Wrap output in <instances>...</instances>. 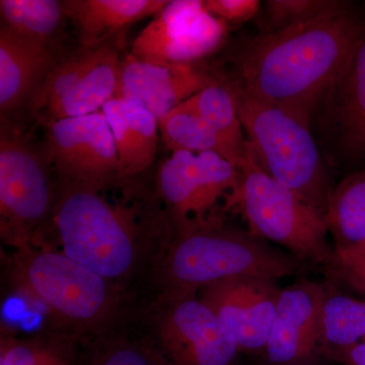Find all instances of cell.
<instances>
[{
    "instance_id": "obj_19",
    "label": "cell",
    "mask_w": 365,
    "mask_h": 365,
    "mask_svg": "<svg viewBox=\"0 0 365 365\" xmlns=\"http://www.w3.org/2000/svg\"><path fill=\"white\" fill-rule=\"evenodd\" d=\"M67 19L78 28L85 48L101 43L118 31L150 16L169 4L165 0H66Z\"/></svg>"
},
{
    "instance_id": "obj_31",
    "label": "cell",
    "mask_w": 365,
    "mask_h": 365,
    "mask_svg": "<svg viewBox=\"0 0 365 365\" xmlns=\"http://www.w3.org/2000/svg\"><path fill=\"white\" fill-rule=\"evenodd\" d=\"M352 287L359 292L365 294V274L364 275L359 276V277L353 278V279L347 281Z\"/></svg>"
},
{
    "instance_id": "obj_3",
    "label": "cell",
    "mask_w": 365,
    "mask_h": 365,
    "mask_svg": "<svg viewBox=\"0 0 365 365\" xmlns=\"http://www.w3.org/2000/svg\"><path fill=\"white\" fill-rule=\"evenodd\" d=\"M110 185L61 182L53 220L61 252L113 282L134 270L145 235L137 206L110 200Z\"/></svg>"
},
{
    "instance_id": "obj_27",
    "label": "cell",
    "mask_w": 365,
    "mask_h": 365,
    "mask_svg": "<svg viewBox=\"0 0 365 365\" xmlns=\"http://www.w3.org/2000/svg\"><path fill=\"white\" fill-rule=\"evenodd\" d=\"M335 0H269L266 1L269 24L274 31L287 28L326 11Z\"/></svg>"
},
{
    "instance_id": "obj_29",
    "label": "cell",
    "mask_w": 365,
    "mask_h": 365,
    "mask_svg": "<svg viewBox=\"0 0 365 365\" xmlns=\"http://www.w3.org/2000/svg\"><path fill=\"white\" fill-rule=\"evenodd\" d=\"M332 260L346 281L364 275L365 244L359 248L334 251Z\"/></svg>"
},
{
    "instance_id": "obj_21",
    "label": "cell",
    "mask_w": 365,
    "mask_h": 365,
    "mask_svg": "<svg viewBox=\"0 0 365 365\" xmlns=\"http://www.w3.org/2000/svg\"><path fill=\"white\" fill-rule=\"evenodd\" d=\"M188 103L213 129L227 148L228 160L239 169L247 140L234 93L230 86L215 83L188 98Z\"/></svg>"
},
{
    "instance_id": "obj_5",
    "label": "cell",
    "mask_w": 365,
    "mask_h": 365,
    "mask_svg": "<svg viewBox=\"0 0 365 365\" xmlns=\"http://www.w3.org/2000/svg\"><path fill=\"white\" fill-rule=\"evenodd\" d=\"M242 129L262 169L325 217L330 178L309 126L232 83Z\"/></svg>"
},
{
    "instance_id": "obj_6",
    "label": "cell",
    "mask_w": 365,
    "mask_h": 365,
    "mask_svg": "<svg viewBox=\"0 0 365 365\" xmlns=\"http://www.w3.org/2000/svg\"><path fill=\"white\" fill-rule=\"evenodd\" d=\"M237 170V184L227 196V206L241 213L252 234L284 247L299 259H333L324 215L269 176L248 141Z\"/></svg>"
},
{
    "instance_id": "obj_30",
    "label": "cell",
    "mask_w": 365,
    "mask_h": 365,
    "mask_svg": "<svg viewBox=\"0 0 365 365\" xmlns=\"http://www.w3.org/2000/svg\"><path fill=\"white\" fill-rule=\"evenodd\" d=\"M333 360L343 365H365V342L339 353Z\"/></svg>"
},
{
    "instance_id": "obj_4",
    "label": "cell",
    "mask_w": 365,
    "mask_h": 365,
    "mask_svg": "<svg viewBox=\"0 0 365 365\" xmlns=\"http://www.w3.org/2000/svg\"><path fill=\"white\" fill-rule=\"evenodd\" d=\"M9 279L16 294L35 304L62 333H97L114 318L118 294L112 281L63 252L30 248L14 252Z\"/></svg>"
},
{
    "instance_id": "obj_2",
    "label": "cell",
    "mask_w": 365,
    "mask_h": 365,
    "mask_svg": "<svg viewBox=\"0 0 365 365\" xmlns=\"http://www.w3.org/2000/svg\"><path fill=\"white\" fill-rule=\"evenodd\" d=\"M175 225L177 234L163 262L165 292L198 294L228 278L277 280L299 269L297 257L273 249L257 235L215 215Z\"/></svg>"
},
{
    "instance_id": "obj_7",
    "label": "cell",
    "mask_w": 365,
    "mask_h": 365,
    "mask_svg": "<svg viewBox=\"0 0 365 365\" xmlns=\"http://www.w3.org/2000/svg\"><path fill=\"white\" fill-rule=\"evenodd\" d=\"M144 346L160 365H241L234 336L197 294L165 292Z\"/></svg>"
},
{
    "instance_id": "obj_15",
    "label": "cell",
    "mask_w": 365,
    "mask_h": 365,
    "mask_svg": "<svg viewBox=\"0 0 365 365\" xmlns=\"http://www.w3.org/2000/svg\"><path fill=\"white\" fill-rule=\"evenodd\" d=\"M215 81L193 64H155L132 54L121 61L116 95L138 101L158 120Z\"/></svg>"
},
{
    "instance_id": "obj_9",
    "label": "cell",
    "mask_w": 365,
    "mask_h": 365,
    "mask_svg": "<svg viewBox=\"0 0 365 365\" xmlns=\"http://www.w3.org/2000/svg\"><path fill=\"white\" fill-rule=\"evenodd\" d=\"M120 64L110 46L85 48L53 67L33 96L31 110L47 124L102 111L116 95Z\"/></svg>"
},
{
    "instance_id": "obj_12",
    "label": "cell",
    "mask_w": 365,
    "mask_h": 365,
    "mask_svg": "<svg viewBox=\"0 0 365 365\" xmlns=\"http://www.w3.org/2000/svg\"><path fill=\"white\" fill-rule=\"evenodd\" d=\"M239 170L215 151H175L160 165L158 193L175 225L212 215L220 198L235 188Z\"/></svg>"
},
{
    "instance_id": "obj_20",
    "label": "cell",
    "mask_w": 365,
    "mask_h": 365,
    "mask_svg": "<svg viewBox=\"0 0 365 365\" xmlns=\"http://www.w3.org/2000/svg\"><path fill=\"white\" fill-rule=\"evenodd\" d=\"M325 222L336 242L335 251L365 244V170L346 177L334 187L327 204Z\"/></svg>"
},
{
    "instance_id": "obj_18",
    "label": "cell",
    "mask_w": 365,
    "mask_h": 365,
    "mask_svg": "<svg viewBox=\"0 0 365 365\" xmlns=\"http://www.w3.org/2000/svg\"><path fill=\"white\" fill-rule=\"evenodd\" d=\"M338 151L345 160L365 158V41L327 98Z\"/></svg>"
},
{
    "instance_id": "obj_8",
    "label": "cell",
    "mask_w": 365,
    "mask_h": 365,
    "mask_svg": "<svg viewBox=\"0 0 365 365\" xmlns=\"http://www.w3.org/2000/svg\"><path fill=\"white\" fill-rule=\"evenodd\" d=\"M47 160L30 145L1 131L0 234L16 251L37 247L41 228L54 211Z\"/></svg>"
},
{
    "instance_id": "obj_10",
    "label": "cell",
    "mask_w": 365,
    "mask_h": 365,
    "mask_svg": "<svg viewBox=\"0 0 365 365\" xmlns=\"http://www.w3.org/2000/svg\"><path fill=\"white\" fill-rule=\"evenodd\" d=\"M227 24L206 11L202 0L169 1L137 36L131 53L155 64H193L215 52Z\"/></svg>"
},
{
    "instance_id": "obj_14",
    "label": "cell",
    "mask_w": 365,
    "mask_h": 365,
    "mask_svg": "<svg viewBox=\"0 0 365 365\" xmlns=\"http://www.w3.org/2000/svg\"><path fill=\"white\" fill-rule=\"evenodd\" d=\"M326 290L312 281L281 289L263 354L265 365H309L319 350Z\"/></svg>"
},
{
    "instance_id": "obj_17",
    "label": "cell",
    "mask_w": 365,
    "mask_h": 365,
    "mask_svg": "<svg viewBox=\"0 0 365 365\" xmlns=\"http://www.w3.org/2000/svg\"><path fill=\"white\" fill-rule=\"evenodd\" d=\"M49 47L19 37L6 26L0 29V109H18L32 100L38 88L53 69Z\"/></svg>"
},
{
    "instance_id": "obj_22",
    "label": "cell",
    "mask_w": 365,
    "mask_h": 365,
    "mask_svg": "<svg viewBox=\"0 0 365 365\" xmlns=\"http://www.w3.org/2000/svg\"><path fill=\"white\" fill-rule=\"evenodd\" d=\"M365 342V300L326 292L321 312L319 350L330 359Z\"/></svg>"
},
{
    "instance_id": "obj_23",
    "label": "cell",
    "mask_w": 365,
    "mask_h": 365,
    "mask_svg": "<svg viewBox=\"0 0 365 365\" xmlns=\"http://www.w3.org/2000/svg\"><path fill=\"white\" fill-rule=\"evenodd\" d=\"M81 359L78 338L66 333L2 335L0 340V365H81Z\"/></svg>"
},
{
    "instance_id": "obj_24",
    "label": "cell",
    "mask_w": 365,
    "mask_h": 365,
    "mask_svg": "<svg viewBox=\"0 0 365 365\" xmlns=\"http://www.w3.org/2000/svg\"><path fill=\"white\" fill-rule=\"evenodd\" d=\"M0 16L11 32L46 47L67 19L63 2L56 0H1Z\"/></svg>"
},
{
    "instance_id": "obj_1",
    "label": "cell",
    "mask_w": 365,
    "mask_h": 365,
    "mask_svg": "<svg viewBox=\"0 0 365 365\" xmlns=\"http://www.w3.org/2000/svg\"><path fill=\"white\" fill-rule=\"evenodd\" d=\"M364 41V9L335 0L309 20L242 45L235 57L237 83L311 126Z\"/></svg>"
},
{
    "instance_id": "obj_11",
    "label": "cell",
    "mask_w": 365,
    "mask_h": 365,
    "mask_svg": "<svg viewBox=\"0 0 365 365\" xmlns=\"http://www.w3.org/2000/svg\"><path fill=\"white\" fill-rule=\"evenodd\" d=\"M47 157L62 182L108 185L124 179L103 112L48 124Z\"/></svg>"
},
{
    "instance_id": "obj_26",
    "label": "cell",
    "mask_w": 365,
    "mask_h": 365,
    "mask_svg": "<svg viewBox=\"0 0 365 365\" xmlns=\"http://www.w3.org/2000/svg\"><path fill=\"white\" fill-rule=\"evenodd\" d=\"M81 365H160L144 344L122 338H103L83 355Z\"/></svg>"
},
{
    "instance_id": "obj_25",
    "label": "cell",
    "mask_w": 365,
    "mask_h": 365,
    "mask_svg": "<svg viewBox=\"0 0 365 365\" xmlns=\"http://www.w3.org/2000/svg\"><path fill=\"white\" fill-rule=\"evenodd\" d=\"M160 136L167 148L175 151L201 153L215 151L228 160L227 148L220 136L190 106L188 101L158 120Z\"/></svg>"
},
{
    "instance_id": "obj_28",
    "label": "cell",
    "mask_w": 365,
    "mask_h": 365,
    "mask_svg": "<svg viewBox=\"0 0 365 365\" xmlns=\"http://www.w3.org/2000/svg\"><path fill=\"white\" fill-rule=\"evenodd\" d=\"M203 2L209 14L227 24L251 20L260 9L258 0H204Z\"/></svg>"
},
{
    "instance_id": "obj_13",
    "label": "cell",
    "mask_w": 365,
    "mask_h": 365,
    "mask_svg": "<svg viewBox=\"0 0 365 365\" xmlns=\"http://www.w3.org/2000/svg\"><path fill=\"white\" fill-rule=\"evenodd\" d=\"M281 289L276 280L241 276L213 283L198 292L234 336L242 353H263Z\"/></svg>"
},
{
    "instance_id": "obj_16",
    "label": "cell",
    "mask_w": 365,
    "mask_h": 365,
    "mask_svg": "<svg viewBox=\"0 0 365 365\" xmlns=\"http://www.w3.org/2000/svg\"><path fill=\"white\" fill-rule=\"evenodd\" d=\"M102 112L111 129L124 179L148 169L157 155L158 118L128 98H112Z\"/></svg>"
}]
</instances>
